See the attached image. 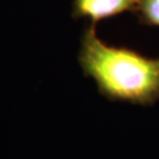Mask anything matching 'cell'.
<instances>
[{"label":"cell","mask_w":159,"mask_h":159,"mask_svg":"<svg viewBox=\"0 0 159 159\" xmlns=\"http://www.w3.org/2000/svg\"><path fill=\"white\" fill-rule=\"evenodd\" d=\"M136 11L144 24L159 27V0H140Z\"/></svg>","instance_id":"3"},{"label":"cell","mask_w":159,"mask_h":159,"mask_svg":"<svg viewBox=\"0 0 159 159\" xmlns=\"http://www.w3.org/2000/svg\"><path fill=\"white\" fill-rule=\"evenodd\" d=\"M139 1L140 0H74L73 16L99 21L123 12L136 11Z\"/></svg>","instance_id":"2"},{"label":"cell","mask_w":159,"mask_h":159,"mask_svg":"<svg viewBox=\"0 0 159 159\" xmlns=\"http://www.w3.org/2000/svg\"><path fill=\"white\" fill-rule=\"evenodd\" d=\"M78 60L84 74L108 100L140 106L159 102V57L108 45L90 26L83 34Z\"/></svg>","instance_id":"1"}]
</instances>
